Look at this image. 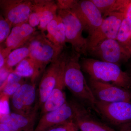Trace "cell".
I'll return each mask as SVG.
<instances>
[{"label":"cell","mask_w":131,"mask_h":131,"mask_svg":"<svg viewBox=\"0 0 131 131\" xmlns=\"http://www.w3.org/2000/svg\"><path fill=\"white\" fill-rule=\"evenodd\" d=\"M26 45L29 48V57L35 62L41 74L48 64L60 57L64 49L51 42L41 31H36Z\"/></svg>","instance_id":"3"},{"label":"cell","mask_w":131,"mask_h":131,"mask_svg":"<svg viewBox=\"0 0 131 131\" xmlns=\"http://www.w3.org/2000/svg\"><path fill=\"white\" fill-rule=\"evenodd\" d=\"M79 129L77 125L73 120L69 123L67 131H78Z\"/></svg>","instance_id":"31"},{"label":"cell","mask_w":131,"mask_h":131,"mask_svg":"<svg viewBox=\"0 0 131 131\" xmlns=\"http://www.w3.org/2000/svg\"><path fill=\"white\" fill-rule=\"evenodd\" d=\"M125 17L131 23V0L125 12Z\"/></svg>","instance_id":"32"},{"label":"cell","mask_w":131,"mask_h":131,"mask_svg":"<svg viewBox=\"0 0 131 131\" xmlns=\"http://www.w3.org/2000/svg\"><path fill=\"white\" fill-rule=\"evenodd\" d=\"M125 18L124 13H114L103 19L99 28L89 37L88 50L105 39L116 40L119 30Z\"/></svg>","instance_id":"10"},{"label":"cell","mask_w":131,"mask_h":131,"mask_svg":"<svg viewBox=\"0 0 131 131\" xmlns=\"http://www.w3.org/2000/svg\"><path fill=\"white\" fill-rule=\"evenodd\" d=\"M7 56L5 52V49L0 46V70L5 65V59Z\"/></svg>","instance_id":"30"},{"label":"cell","mask_w":131,"mask_h":131,"mask_svg":"<svg viewBox=\"0 0 131 131\" xmlns=\"http://www.w3.org/2000/svg\"><path fill=\"white\" fill-rule=\"evenodd\" d=\"M2 116V115L1 113V111H0V119H1V117Z\"/></svg>","instance_id":"37"},{"label":"cell","mask_w":131,"mask_h":131,"mask_svg":"<svg viewBox=\"0 0 131 131\" xmlns=\"http://www.w3.org/2000/svg\"><path fill=\"white\" fill-rule=\"evenodd\" d=\"M97 100L107 102H131V90L89 78V83Z\"/></svg>","instance_id":"9"},{"label":"cell","mask_w":131,"mask_h":131,"mask_svg":"<svg viewBox=\"0 0 131 131\" xmlns=\"http://www.w3.org/2000/svg\"><path fill=\"white\" fill-rule=\"evenodd\" d=\"M13 71V69H9L5 66L0 70V92L5 86L9 74Z\"/></svg>","instance_id":"27"},{"label":"cell","mask_w":131,"mask_h":131,"mask_svg":"<svg viewBox=\"0 0 131 131\" xmlns=\"http://www.w3.org/2000/svg\"><path fill=\"white\" fill-rule=\"evenodd\" d=\"M39 108L27 115L13 112L3 115L0 123L6 126L10 131H34Z\"/></svg>","instance_id":"16"},{"label":"cell","mask_w":131,"mask_h":131,"mask_svg":"<svg viewBox=\"0 0 131 131\" xmlns=\"http://www.w3.org/2000/svg\"><path fill=\"white\" fill-rule=\"evenodd\" d=\"M22 81H24V78L15 73L13 71L8 75L6 83H16Z\"/></svg>","instance_id":"28"},{"label":"cell","mask_w":131,"mask_h":131,"mask_svg":"<svg viewBox=\"0 0 131 131\" xmlns=\"http://www.w3.org/2000/svg\"><path fill=\"white\" fill-rule=\"evenodd\" d=\"M77 0H58L57 1L58 10H71L77 2Z\"/></svg>","instance_id":"26"},{"label":"cell","mask_w":131,"mask_h":131,"mask_svg":"<svg viewBox=\"0 0 131 131\" xmlns=\"http://www.w3.org/2000/svg\"><path fill=\"white\" fill-rule=\"evenodd\" d=\"M119 131H131V122L120 126Z\"/></svg>","instance_id":"33"},{"label":"cell","mask_w":131,"mask_h":131,"mask_svg":"<svg viewBox=\"0 0 131 131\" xmlns=\"http://www.w3.org/2000/svg\"><path fill=\"white\" fill-rule=\"evenodd\" d=\"M95 111L108 122L121 126L131 122V102H107L97 100Z\"/></svg>","instance_id":"6"},{"label":"cell","mask_w":131,"mask_h":131,"mask_svg":"<svg viewBox=\"0 0 131 131\" xmlns=\"http://www.w3.org/2000/svg\"><path fill=\"white\" fill-rule=\"evenodd\" d=\"M127 51L129 52V54L131 56V41L130 43L129 46H128V47H127Z\"/></svg>","instance_id":"36"},{"label":"cell","mask_w":131,"mask_h":131,"mask_svg":"<svg viewBox=\"0 0 131 131\" xmlns=\"http://www.w3.org/2000/svg\"><path fill=\"white\" fill-rule=\"evenodd\" d=\"M14 71L23 78H30L31 82L35 83L41 74L35 62L29 57L17 64Z\"/></svg>","instance_id":"19"},{"label":"cell","mask_w":131,"mask_h":131,"mask_svg":"<svg viewBox=\"0 0 131 131\" xmlns=\"http://www.w3.org/2000/svg\"><path fill=\"white\" fill-rule=\"evenodd\" d=\"M34 5V1H0V7L2 9L5 18L12 24L13 27L21 23L28 22Z\"/></svg>","instance_id":"11"},{"label":"cell","mask_w":131,"mask_h":131,"mask_svg":"<svg viewBox=\"0 0 131 131\" xmlns=\"http://www.w3.org/2000/svg\"><path fill=\"white\" fill-rule=\"evenodd\" d=\"M38 99L35 83L31 82L23 83L11 96L12 110L14 113L19 114H29L39 108Z\"/></svg>","instance_id":"7"},{"label":"cell","mask_w":131,"mask_h":131,"mask_svg":"<svg viewBox=\"0 0 131 131\" xmlns=\"http://www.w3.org/2000/svg\"><path fill=\"white\" fill-rule=\"evenodd\" d=\"M40 117L34 131H46L54 127L74 120V110L70 101L66 102L61 107Z\"/></svg>","instance_id":"13"},{"label":"cell","mask_w":131,"mask_h":131,"mask_svg":"<svg viewBox=\"0 0 131 131\" xmlns=\"http://www.w3.org/2000/svg\"><path fill=\"white\" fill-rule=\"evenodd\" d=\"M12 24L2 16L0 15V43L7 38L11 32Z\"/></svg>","instance_id":"24"},{"label":"cell","mask_w":131,"mask_h":131,"mask_svg":"<svg viewBox=\"0 0 131 131\" xmlns=\"http://www.w3.org/2000/svg\"><path fill=\"white\" fill-rule=\"evenodd\" d=\"M102 14L103 19L114 13H125L131 0H91Z\"/></svg>","instance_id":"18"},{"label":"cell","mask_w":131,"mask_h":131,"mask_svg":"<svg viewBox=\"0 0 131 131\" xmlns=\"http://www.w3.org/2000/svg\"><path fill=\"white\" fill-rule=\"evenodd\" d=\"M30 51L26 45L12 51L5 59L4 66L9 69H13L20 62L29 57Z\"/></svg>","instance_id":"21"},{"label":"cell","mask_w":131,"mask_h":131,"mask_svg":"<svg viewBox=\"0 0 131 131\" xmlns=\"http://www.w3.org/2000/svg\"><path fill=\"white\" fill-rule=\"evenodd\" d=\"M57 14L65 26L66 43L70 44L72 50L87 56L88 39L83 35L84 29L80 20L71 10H58Z\"/></svg>","instance_id":"4"},{"label":"cell","mask_w":131,"mask_h":131,"mask_svg":"<svg viewBox=\"0 0 131 131\" xmlns=\"http://www.w3.org/2000/svg\"><path fill=\"white\" fill-rule=\"evenodd\" d=\"M63 52L57 59L49 64L42 75L37 90L39 108H41L47 100L56 85L61 68Z\"/></svg>","instance_id":"14"},{"label":"cell","mask_w":131,"mask_h":131,"mask_svg":"<svg viewBox=\"0 0 131 131\" xmlns=\"http://www.w3.org/2000/svg\"><path fill=\"white\" fill-rule=\"evenodd\" d=\"M0 131H10L6 126L0 123Z\"/></svg>","instance_id":"34"},{"label":"cell","mask_w":131,"mask_h":131,"mask_svg":"<svg viewBox=\"0 0 131 131\" xmlns=\"http://www.w3.org/2000/svg\"><path fill=\"white\" fill-rule=\"evenodd\" d=\"M35 31V28L31 26L28 22L13 27L5 42V50L8 56L13 50L25 46Z\"/></svg>","instance_id":"17"},{"label":"cell","mask_w":131,"mask_h":131,"mask_svg":"<svg viewBox=\"0 0 131 131\" xmlns=\"http://www.w3.org/2000/svg\"><path fill=\"white\" fill-rule=\"evenodd\" d=\"M71 121L64 124L54 127L46 131H67L69 123Z\"/></svg>","instance_id":"29"},{"label":"cell","mask_w":131,"mask_h":131,"mask_svg":"<svg viewBox=\"0 0 131 131\" xmlns=\"http://www.w3.org/2000/svg\"><path fill=\"white\" fill-rule=\"evenodd\" d=\"M116 40L127 51L131 41V23L125 17L121 24Z\"/></svg>","instance_id":"22"},{"label":"cell","mask_w":131,"mask_h":131,"mask_svg":"<svg viewBox=\"0 0 131 131\" xmlns=\"http://www.w3.org/2000/svg\"><path fill=\"white\" fill-rule=\"evenodd\" d=\"M57 6L56 1H45L38 26V28L41 31L44 32L46 30L47 25L57 14Z\"/></svg>","instance_id":"20"},{"label":"cell","mask_w":131,"mask_h":131,"mask_svg":"<svg viewBox=\"0 0 131 131\" xmlns=\"http://www.w3.org/2000/svg\"><path fill=\"white\" fill-rule=\"evenodd\" d=\"M100 61L120 66L126 63L131 58L127 51L117 40L106 39L88 50V54Z\"/></svg>","instance_id":"5"},{"label":"cell","mask_w":131,"mask_h":131,"mask_svg":"<svg viewBox=\"0 0 131 131\" xmlns=\"http://www.w3.org/2000/svg\"><path fill=\"white\" fill-rule=\"evenodd\" d=\"M45 1H34L32 11L28 18V23L35 28L40 23V17Z\"/></svg>","instance_id":"23"},{"label":"cell","mask_w":131,"mask_h":131,"mask_svg":"<svg viewBox=\"0 0 131 131\" xmlns=\"http://www.w3.org/2000/svg\"><path fill=\"white\" fill-rule=\"evenodd\" d=\"M24 81L13 83H6L5 86L0 92V95H6L10 97L16 92L23 83Z\"/></svg>","instance_id":"25"},{"label":"cell","mask_w":131,"mask_h":131,"mask_svg":"<svg viewBox=\"0 0 131 131\" xmlns=\"http://www.w3.org/2000/svg\"><path fill=\"white\" fill-rule=\"evenodd\" d=\"M71 11L88 32L89 37L99 28L103 20L102 14L91 0L78 1Z\"/></svg>","instance_id":"8"},{"label":"cell","mask_w":131,"mask_h":131,"mask_svg":"<svg viewBox=\"0 0 131 131\" xmlns=\"http://www.w3.org/2000/svg\"><path fill=\"white\" fill-rule=\"evenodd\" d=\"M66 52L63 51L60 71L56 85L50 96L40 108V116L46 113L57 109L67 102L64 91V69Z\"/></svg>","instance_id":"15"},{"label":"cell","mask_w":131,"mask_h":131,"mask_svg":"<svg viewBox=\"0 0 131 131\" xmlns=\"http://www.w3.org/2000/svg\"><path fill=\"white\" fill-rule=\"evenodd\" d=\"M80 60L82 69L90 78L131 90V79L119 65L92 58H83Z\"/></svg>","instance_id":"2"},{"label":"cell","mask_w":131,"mask_h":131,"mask_svg":"<svg viewBox=\"0 0 131 131\" xmlns=\"http://www.w3.org/2000/svg\"><path fill=\"white\" fill-rule=\"evenodd\" d=\"M126 72L129 74L131 79V61L127 64V70Z\"/></svg>","instance_id":"35"},{"label":"cell","mask_w":131,"mask_h":131,"mask_svg":"<svg viewBox=\"0 0 131 131\" xmlns=\"http://www.w3.org/2000/svg\"><path fill=\"white\" fill-rule=\"evenodd\" d=\"M71 101L74 110V121L81 131H116L98 119L76 99Z\"/></svg>","instance_id":"12"},{"label":"cell","mask_w":131,"mask_h":131,"mask_svg":"<svg viewBox=\"0 0 131 131\" xmlns=\"http://www.w3.org/2000/svg\"><path fill=\"white\" fill-rule=\"evenodd\" d=\"M81 55L72 50L66 52L64 69L65 87L74 95L76 100L95 111L96 99L82 71L80 58Z\"/></svg>","instance_id":"1"}]
</instances>
